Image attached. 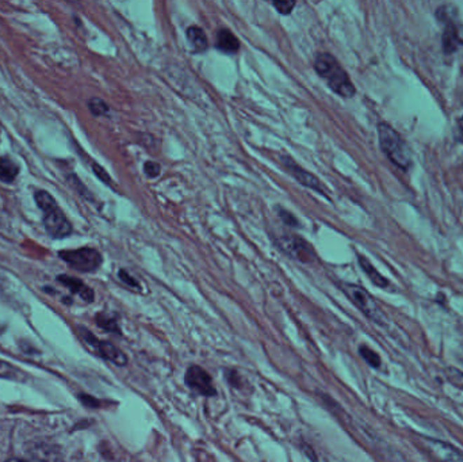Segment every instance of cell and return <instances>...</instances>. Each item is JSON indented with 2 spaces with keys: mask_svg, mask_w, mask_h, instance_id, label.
Wrapping results in <instances>:
<instances>
[{
  "mask_svg": "<svg viewBox=\"0 0 463 462\" xmlns=\"http://www.w3.org/2000/svg\"><path fill=\"white\" fill-rule=\"evenodd\" d=\"M314 70L323 77L329 88L343 98H352L356 90L354 83L348 77L347 72L339 64V61L329 53H320L314 60Z\"/></svg>",
  "mask_w": 463,
  "mask_h": 462,
  "instance_id": "6da1fadb",
  "label": "cell"
},
{
  "mask_svg": "<svg viewBox=\"0 0 463 462\" xmlns=\"http://www.w3.org/2000/svg\"><path fill=\"white\" fill-rule=\"evenodd\" d=\"M34 199L43 213V227L51 237L64 239L72 233L71 223L58 208V202L51 194L39 190L36 193Z\"/></svg>",
  "mask_w": 463,
  "mask_h": 462,
  "instance_id": "7a4b0ae2",
  "label": "cell"
},
{
  "mask_svg": "<svg viewBox=\"0 0 463 462\" xmlns=\"http://www.w3.org/2000/svg\"><path fill=\"white\" fill-rule=\"evenodd\" d=\"M378 137L386 157L398 169L408 170L412 164V154L404 138L385 122L378 124Z\"/></svg>",
  "mask_w": 463,
  "mask_h": 462,
  "instance_id": "3957f363",
  "label": "cell"
},
{
  "mask_svg": "<svg viewBox=\"0 0 463 462\" xmlns=\"http://www.w3.org/2000/svg\"><path fill=\"white\" fill-rule=\"evenodd\" d=\"M58 256L69 265L72 269L80 272H93L100 268L102 255L99 251L90 247H83L79 250L61 251Z\"/></svg>",
  "mask_w": 463,
  "mask_h": 462,
  "instance_id": "277c9868",
  "label": "cell"
},
{
  "mask_svg": "<svg viewBox=\"0 0 463 462\" xmlns=\"http://www.w3.org/2000/svg\"><path fill=\"white\" fill-rule=\"evenodd\" d=\"M342 286H343L344 293L347 294L348 298L365 313V316L375 323H380V324L384 323L385 316H384L382 310L367 290L358 285H352V284H344Z\"/></svg>",
  "mask_w": 463,
  "mask_h": 462,
  "instance_id": "5b68a950",
  "label": "cell"
},
{
  "mask_svg": "<svg viewBox=\"0 0 463 462\" xmlns=\"http://www.w3.org/2000/svg\"><path fill=\"white\" fill-rule=\"evenodd\" d=\"M438 17H439V20L444 22L443 37H442L444 52L452 53V52L458 51V48L463 45L461 30L454 20L455 10L452 7L444 6L438 10Z\"/></svg>",
  "mask_w": 463,
  "mask_h": 462,
  "instance_id": "8992f818",
  "label": "cell"
},
{
  "mask_svg": "<svg viewBox=\"0 0 463 462\" xmlns=\"http://www.w3.org/2000/svg\"><path fill=\"white\" fill-rule=\"evenodd\" d=\"M281 161H282L283 167L289 171L290 175L295 180H298L304 187H308L310 190H313V192H316V193H318L329 199L330 194H329L328 189L324 186V183L318 178H316L313 173H309L305 169H302L293 157H290L288 154H282Z\"/></svg>",
  "mask_w": 463,
  "mask_h": 462,
  "instance_id": "52a82bcc",
  "label": "cell"
},
{
  "mask_svg": "<svg viewBox=\"0 0 463 462\" xmlns=\"http://www.w3.org/2000/svg\"><path fill=\"white\" fill-rule=\"evenodd\" d=\"M279 249L286 252L289 256L302 262V263H309L313 262L316 255L314 251L310 247V244L307 243L304 239L295 235H283L278 240Z\"/></svg>",
  "mask_w": 463,
  "mask_h": 462,
  "instance_id": "ba28073f",
  "label": "cell"
},
{
  "mask_svg": "<svg viewBox=\"0 0 463 462\" xmlns=\"http://www.w3.org/2000/svg\"><path fill=\"white\" fill-rule=\"evenodd\" d=\"M80 334H81L83 339L86 341V343H88L90 346L93 347L95 351H98V354L100 357H103L105 359H107V361H110V362H113V364L118 366H125L128 364L126 355L119 348H116L114 345H112L109 342L98 341L93 334H90L87 329H83V328H80Z\"/></svg>",
  "mask_w": 463,
  "mask_h": 462,
  "instance_id": "9c48e42d",
  "label": "cell"
},
{
  "mask_svg": "<svg viewBox=\"0 0 463 462\" xmlns=\"http://www.w3.org/2000/svg\"><path fill=\"white\" fill-rule=\"evenodd\" d=\"M186 384L189 388H192L194 392L203 395L206 397L210 396H215V388L213 385L212 378L210 376L199 366H192L187 373H186V378H184Z\"/></svg>",
  "mask_w": 463,
  "mask_h": 462,
  "instance_id": "30bf717a",
  "label": "cell"
},
{
  "mask_svg": "<svg viewBox=\"0 0 463 462\" xmlns=\"http://www.w3.org/2000/svg\"><path fill=\"white\" fill-rule=\"evenodd\" d=\"M427 442L431 453L441 462H463V453L450 443L436 440H428Z\"/></svg>",
  "mask_w": 463,
  "mask_h": 462,
  "instance_id": "8fae6325",
  "label": "cell"
},
{
  "mask_svg": "<svg viewBox=\"0 0 463 462\" xmlns=\"http://www.w3.org/2000/svg\"><path fill=\"white\" fill-rule=\"evenodd\" d=\"M58 282H61L64 286H67L72 293L80 296L86 303L94 301V291L90 289L87 285H84L80 279L69 277V275H60L58 278Z\"/></svg>",
  "mask_w": 463,
  "mask_h": 462,
  "instance_id": "7c38bea8",
  "label": "cell"
},
{
  "mask_svg": "<svg viewBox=\"0 0 463 462\" xmlns=\"http://www.w3.org/2000/svg\"><path fill=\"white\" fill-rule=\"evenodd\" d=\"M186 37L195 53H203L209 49V41L201 27L190 26L186 32Z\"/></svg>",
  "mask_w": 463,
  "mask_h": 462,
  "instance_id": "4fadbf2b",
  "label": "cell"
},
{
  "mask_svg": "<svg viewBox=\"0 0 463 462\" xmlns=\"http://www.w3.org/2000/svg\"><path fill=\"white\" fill-rule=\"evenodd\" d=\"M217 49L225 53H236L240 49V42L237 37L228 29H221L217 32Z\"/></svg>",
  "mask_w": 463,
  "mask_h": 462,
  "instance_id": "5bb4252c",
  "label": "cell"
},
{
  "mask_svg": "<svg viewBox=\"0 0 463 462\" xmlns=\"http://www.w3.org/2000/svg\"><path fill=\"white\" fill-rule=\"evenodd\" d=\"M29 456L33 462H61L58 449L48 444L34 446L33 450L29 451Z\"/></svg>",
  "mask_w": 463,
  "mask_h": 462,
  "instance_id": "9a60e30c",
  "label": "cell"
},
{
  "mask_svg": "<svg viewBox=\"0 0 463 462\" xmlns=\"http://www.w3.org/2000/svg\"><path fill=\"white\" fill-rule=\"evenodd\" d=\"M358 259H359V265H361V268L365 271V274L368 277V279H370L375 286L382 288V289H385V288L389 286V281L386 279L385 277H382V275L375 270V268L367 260L365 256L358 255Z\"/></svg>",
  "mask_w": 463,
  "mask_h": 462,
  "instance_id": "2e32d148",
  "label": "cell"
},
{
  "mask_svg": "<svg viewBox=\"0 0 463 462\" xmlns=\"http://www.w3.org/2000/svg\"><path fill=\"white\" fill-rule=\"evenodd\" d=\"M20 173V167L18 164L8 159L7 156L0 157V180L6 182V183H11Z\"/></svg>",
  "mask_w": 463,
  "mask_h": 462,
  "instance_id": "e0dca14e",
  "label": "cell"
},
{
  "mask_svg": "<svg viewBox=\"0 0 463 462\" xmlns=\"http://www.w3.org/2000/svg\"><path fill=\"white\" fill-rule=\"evenodd\" d=\"M88 109L94 116H105L109 113L107 103L99 98H93L88 100Z\"/></svg>",
  "mask_w": 463,
  "mask_h": 462,
  "instance_id": "ac0fdd59",
  "label": "cell"
},
{
  "mask_svg": "<svg viewBox=\"0 0 463 462\" xmlns=\"http://www.w3.org/2000/svg\"><path fill=\"white\" fill-rule=\"evenodd\" d=\"M359 352L362 355V358L366 361L367 364L373 367H380L381 366V358L380 355L373 351L371 348H368L367 346H362L359 348Z\"/></svg>",
  "mask_w": 463,
  "mask_h": 462,
  "instance_id": "d6986e66",
  "label": "cell"
},
{
  "mask_svg": "<svg viewBox=\"0 0 463 462\" xmlns=\"http://www.w3.org/2000/svg\"><path fill=\"white\" fill-rule=\"evenodd\" d=\"M98 324L99 327L105 328L110 332H118V326H116V320L106 317L105 315H99L97 317Z\"/></svg>",
  "mask_w": 463,
  "mask_h": 462,
  "instance_id": "ffe728a7",
  "label": "cell"
},
{
  "mask_svg": "<svg viewBox=\"0 0 463 462\" xmlns=\"http://www.w3.org/2000/svg\"><path fill=\"white\" fill-rule=\"evenodd\" d=\"M272 6L278 10L279 14L289 15L290 13L293 11V8L295 7V1H274Z\"/></svg>",
  "mask_w": 463,
  "mask_h": 462,
  "instance_id": "44dd1931",
  "label": "cell"
},
{
  "mask_svg": "<svg viewBox=\"0 0 463 462\" xmlns=\"http://www.w3.org/2000/svg\"><path fill=\"white\" fill-rule=\"evenodd\" d=\"M118 277H119V279H121L123 284H126L128 286H130V288H133V289L140 290V284L135 281V278H133L128 271H125V270H119Z\"/></svg>",
  "mask_w": 463,
  "mask_h": 462,
  "instance_id": "7402d4cb",
  "label": "cell"
},
{
  "mask_svg": "<svg viewBox=\"0 0 463 462\" xmlns=\"http://www.w3.org/2000/svg\"><path fill=\"white\" fill-rule=\"evenodd\" d=\"M160 171H161V167L159 163H154V161H147L144 164V173L148 176V178H156L160 175Z\"/></svg>",
  "mask_w": 463,
  "mask_h": 462,
  "instance_id": "603a6c76",
  "label": "cell"
},
{
  "mask_svg": "<svg viewBox=\"0 0 463 462\" xmlns=\"http://www.w3.org/2000/svg\"><path fill=\"white\" fill-rule=\"evenodd\" d=\"M278 214L281 220L288 225V227H298V220L291 214V213L285 211V209H278Z\"/></svg>",
  "mask_w": 463,
  "mask_h": 462,
  "instance_id": "cb8c5ba5",
  "label": "cell"
},
{
  "mask_svg": "<svg viewBox=\"0 0 463 462\" xmlns=\"http://www.w3.org/2000/svg\"><path fill=\"white\" fill-rule=\"evenodd\" d=\"M93 170H94V173H95V175H97L100 180H103L105 183H107L109 186H112V179H110V176L107 175V173H106L100 166H98L97 163H93Z\"/></svg>",
  "mask_w": 463,
  "mask_h": 462,
  "instance_id": "d4e9b609",
  "label": "cell"
},
{
  "mask_svg": "<svg viewBox=\"0 0 463 462\" xmlns=\"http://www.w3.org/2000/svg\"><path fill=\"white\" fill-rule=\"evenodd\" d=\"M13 373H14L13 366H10L8 364L0 361V377H11Z\"/></svg>",
  "mask_w": 463,
  "mask_h": 462,
  "instance_id": "484cf974",
  "label": "cell"
},
{
  "mask_svg": "<svg viewBox=\"0 0 463 462\" xmlns=\"http://www.w3.org/2000/svg\"><path fill=\"white\" fill-rule=\"evenodd\" d=\"M7 462H26V461H20V460H10V461Z\"/></svg>",
  "mask_w": 463,
  "mask_h": 462,
  "instance_id": "4316f807",
  "label": "cell"
}]
</instances>
